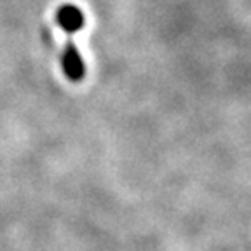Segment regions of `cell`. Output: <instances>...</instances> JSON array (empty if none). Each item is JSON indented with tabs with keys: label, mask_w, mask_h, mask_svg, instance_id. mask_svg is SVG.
Instances as JSON below:
<instances>
[{
	"label": "cell",
	"mask_w": 251,
	"mask_h": 251,
	"mask_svg": "<svg viewBox=\"0 0 251 251\" xmlns=\"http://www.w3.org/2000/svg\"><path fill=\"white\" fill-rule=\"evenodd\" d=\"M63 68H65V74L68 78L78 82L80 78L86 75V67H84V61L78 54L77 47L74 46V40L72 37L68 39L67 49H65V56H63Z\"/></svg>",
	"instance_id": "cell-1"
},
{
	"label": "cell",
	"mask_w": 251,
	"mask_h": 251,
	"mask_svg": "<svg viewBox=\"0 0 251 251\" xmlns=\"http://www.w3.org/2000/svg\"><path fill=\"white\" fill-rule=\"evenodd\" d=\"M58 21L63 26V30L68 33H75L84 26V14L80 12V9H77L75 5H63L58 11Z\"/></svg>",
	"instance_id": "cell-2"
}]
</instances>
